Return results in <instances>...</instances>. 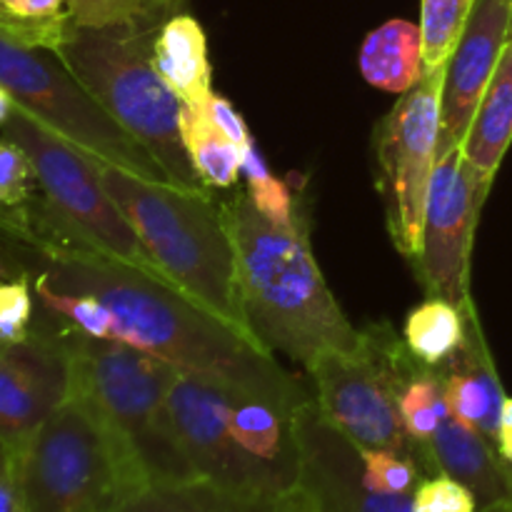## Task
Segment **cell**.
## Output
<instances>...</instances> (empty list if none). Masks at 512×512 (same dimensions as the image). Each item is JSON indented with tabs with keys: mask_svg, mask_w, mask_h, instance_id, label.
Segmentation results:
<instances>
[{
	"mask_svg": "<svg viewBox=\"0 0 512 512\" xmlns=\"http://www.w3.org/2000/svg\"><path fill=\"white\" fill-rule=\"evenodd\" d=\"M180 133H183L185 153L195 175L208 190H228L243 175V148L235 145L223 130L215 128L208 110L203 105H183L180 115Z\"/></svg>",
	"mask_w": 512,
	"mask_h": 512,
	"instance_id": "24",
	"label": "cell"
},
{
	"mask_svg": "<svg viewBox=\"0 0 512 512\" xmlns=\"http://www.w3.org/2000/svg\"><path fill=\"white\" fill-rule=\"evenodd\" d=\"M450 415L478 430L498 448L500 413L508 395L503 393L498 370L485 345L475 303L465 305V340L458 353L440 365Z\"/></svg>",
	"mask_w": 512,
	"mask_h": 512,
	"instance_id": "17",
	"label": "cell"
},
{
	"mask_svg": "<svg viewBox=\"0 0 512 512\" xmlns=\"http://www.w3.org/2000/svg\"><path fill=\"white\" fill-rule=\"evenodd\" d=\"M465 340V308L443 298H428L408 315L405 345L430 368L448 363Z\"/></svg>",
	"mask_w": 512,
	"mask_h": 512,
	"instance_id": "25",
	"label": "cell"
},
{
	"mask_svg": "<svg viewBox=\"0 0 512 512\" xmlns=\"http://www.w3.org/2000/svg\"><path fill=\"white\" fill-rule=\"evenodd\" d=\"M30 512H115L150 488L128 440L70 390L18 455Z\"/></svg>",
	"mask_w": 512,
	"mask_h": 512,
	"instance_id": "6",
	"label": "cell"
},
{
	"mask_svg": "<svg viewBox=\"0 0 512 512\" xmlns=\"http://www.w3.org/2000/svg\"><path fill=\"white\" fill-rule=\"evenodd\" d=\"M413 512H478L475 495L450 475H430L413 493Z\"/></svg>",
	"mask_w": 512,
	"mask_h": 512,
	"instance_id": "31",
	"label": "cell"
},
{
	"mask_svg": "<svg viewBox=\"0 0 512 512\" xmlns=\"http://www.w3.org/2000/svg\"><path fill=\"white\" fill-rule=\"evenodd\" d=\"M13 110H15L13 98H10L8 90H5L3 85H0V128H3V125L8 123L10 115H13Z\"/></svg>",
	"mask_w": 512,
	"mask_h": 512,
	"instance_id": "39",
	"label": "cell"
},
{
	"mask_svg": "<svg viewBox=\"0 0 512 512\" xmlns=\"http://www.w3.org/2000/svg\"><path fill=\"white\" fill-rule=\"evenodd\" d=\"M70 393L65 330L35 328L30 338L0 345V440L20 455Z\"/></svg>",
	"mask_w": 512,
	"mask_h": 512,
	"instance_id": "14",
	"label": "cell"
},
{
	"mask_svg": "<svg viewBox=\"0 0 512 512\" xmlns=\"http://www.w3.org/2000/svg\"><path fill=\"white\" fill-rule=\"evenodd\" d=\"M33 163L28 153L15 140L0 138V205L3 208H20L35 195Z\"/></svg>",
	"mask_w": 512,
	"mask_h": 512,
	"instance_id": "30",
	"label": "cell"
},
{
	"mask_svg": "<svg viewBox=\"0 0 512 512\" xmlns=\"http://www.w3.org/2000/svg\"><path fill=\"white\" fill-rule=\"evenodd\" d=\"M0 512H30L18 478V455L0 440Z\"/></svg>",
	"mask_w": 512,
	"mask_h": 512,
	"instance_id": "33",
	"label": "cell"
},
{
	"mask_svg": "<svg viewBox=\"0 0 512 512\" xmlns=\"http://www.w3.org/2000/svg\"><path fill=\"white\" fill-rule=\"evenodd\" d=\"M395 370H398V408L403 418L405 433L413 440L425 475H435L430 460V440L440 430L443 420L450 415L445 383L438 368H430L415 358L405 340H395L393 348Z\"/></svg>",
	"mask_w": 512,
	"mask_h": 512,
	"instance_id": "19",
	"label": "cell"
},
{
	"mask_svg": "<svg viewBox=\"0 0 512 512\" xmlns=\"http://www.w3.org/2000/svg\"><path fill=\"white\" fill-rule=\"evenodd\" d=\"M25 273H28V270L20 265V260H15L13 255H8L0 250V283H8V280L20 278V275H25Z\"/></svg>",
	"mask_w": 512,
	"mask_h": 512,
	"instance_id": "38",
	"label": "cell"
},
{
	"mask_svg": "<svg viewBox=\"0 0 512 512\" xmlns=\"http://www.w3.org/2000/svg\"><path fill=\"white\" fill-rule=\"evenodd\" d=\"M30 273L0 283V343L15 345L30 338L33 330V285Z\"/></svg>",
	"mask_w": 512,
	"mask_h": 512,
	"instance_id": "29",
	"label": "cell"
},
{
	"mask_svg": "<svg viewBox=\"0 0 512 512\" xmlns=\"http://www.w3.org/2000/svg\"><path fill=\"white\" fill-rule=\"evenodd\" d=\"M475 0H423L420 33H423L425 70L445 65L450 50L458 43L460 30L473 10Z\"/></svg>",
	"mask_w": 512,
	"mask_h": 512,
	"instance_id": "27",
	"label": "cell"
},
{
	"mask_svg": "<svg viewBox=\"0 0 512 512\" xmlns=\"http://www.w3.org/2000/svg\"><path fill=\"white\" fill-rule=\"evenodd\" d=\"M0 240L15 245H30L33 243V233L25 220L23 210L20 208H3L0 205Z\"/></svg>",
	"mask_w": 512,
	"mask_h": 512,
	"instance_id": "35",
	"label": "cell"
},
{
	"mask_svg": "<svg viewBox=\"0 0 512 512\" xmlns=\"http://www.w3.org/2000/svg\"><path fill=\"white\" fill-rule=\"evenodd\" d=\"M68 18L78 28H108L145 18L143 0H68Z\"/></svg>",
	"mask_w": 512,
	"mask_h": 512,
	"instance_id": "32",
	"label": "cell"
},
{
	"mask_svg": "<svg viewBox=\"0 0 512 512\" xmlns=\"http://www.w3.org/2000/svg\"><path fill=\"white\" fill-rule=\"evenodd\" d=\"M160 25L148 18L108 28L70 25L58 55L95 103L153 155L168 183L210 193L185 153L180 133L185 103L153 68V43Z\"/></svg>",
	"mask_w": 512,
	"mask_h": 512,
	"instance_id": "4",
	"label": "cell"
},
{
	"mask_svg": "<svg viewBox=\"0 0 512 512\" xmlns=\"http://www.w3.org/2000/svg\"><path fill=\"white\" fill-rule=\"evenodd\" d=\"M183 0H143V15L155 23H165L168 18L178 15Z\"/></svg>",
	"mask_w": 512,
	"mask_h": 512,
	"instance_id": "37",
	"label": "cell"
},
{
	"mask_svg": "<svg viewBox=\"0 0 512 512\" xmlns=\"http://www.w3.org/2000/svg\"><path fill=\"white\" fill-rule=\"evenodd\" d=\"M300 405L268 398L253 390H235L230 435L253 475L258 493L268 500H288L300 480Z\"/></svg>",
	"mask_w": 512,
	"mask_h": 512,
	"instance_id": "16",
	"label": "cell"
},
{
	"mask_svg": "<svg viewBox=\"0 0 512 512\" xmlns=\"http://www.w3.org/2000/svg\"><path fill=\"white\" fill-rule=\"evenodd\" d=\"M498 453L505 463H512V398H505L503 413H500Z\"/></svg>",
	"mask_w": 512,
	"mask_h": 512,
	"instance_id": "36",
	"label": "cell"
},
{
	"mask_svg": "<svg viewBox=\"0 0 512 512\" xmlns=\"http://www.w3.org/2000/svg\"><path fill=\"white\" fill-rule=\"evenodd\" d=\"M445 65L425 70L413 90L400 95L378 128L380 180L378 188L385 200V220L395 250L403 258L415 260L423 235L425 200L430 175L438 163L440 135V90Z\"/></svg>",
	"mask_w": 512,
	"mask_h": 512,
	"instance_id": "10",
	"label": "cell"
},
{
	"mask_svg": "<svg viewBox=\"0 0 512 512\" xmlns=\"http://www.w3.org/2000/svg\"><path fill=\"white\" fill-rule=\"evenodd\" d=\"M3 135L28 153L38 180V195L20 205L33 243L20 248L35 253L55 248L95 250L170 285L120 205L110 198L98 158L75 148L18 105L3 125Z\"/></svg>",
	"mask_w": 512,
	"mask_h": 512,
	"instance_id": "5",
	"label": "cell"
},
{
	"mask_svg": "<svg viewBox=\"0 0 512 512\" xmlns=\"http://www.w3.org/2000/svg\"><path fill=\"white\" fill-rule=\"evenodd\" d=\"M512 143V38L508 40L465 135L463 158L483 185H493Z\"/></svg>",
	"mask_w": 512,
	"mask_h": 512,
	"instance_id": "21",
	"label": "cell"
},
{
	"mask_svg": "<svg viewBox=\"0 0 512 512\" xmlns=\"http://www.w3.org/2000/svg\"><path fill=\"white\" fill-rule=\"evenodd\" d=\"M65 330V328H63ZM70 390L83 395L143 463L150 485L200 480L185 458L168 410L178 368L138 348L65 330Z\"/></svg>",
	"mask_w": 512,
	"mask_h": 512,
	"instance_id": "7",
	"label": "cell"
},
{
	"mask_svg": "<svg viewBox=\"0 0 512 512\" xmlns=\"http://www.w3.org/2000/svg\"><path fill=\"white\" fill-rule=\"evenodd\" d=\"M240 175L245 178V193H248V198L253 200V205L265 218L278 225H295L303 218V213L295 205L293 193H290L283 180L275 178L260 148L255 145V140L243 150Z\"/></svg>",
	"mask_w": 512,
	"mask_h": 512,
	"instance_id": "26",
	"label": "cell"
},
{
	"mask_svg": "<svg viewBox=\"0 0 512 512\" xmlns=\"http://www.w3.org/2000/svg\"><path fill=\"white\" fill-rule=\"evenodd\" d=\"M295 418L300 440L295 493L305 512H413V495H385L365 485L360 448L325 418L315 395Z\"/></svg>",
	"mask_w": 512,
	"mask_h": 512,
	"instance_id": "13",
	"label": "cell"
},
{
	"mask_svg": "<svg viewBox=\"0 0 512 512\" xmlns=\"http://www.w3.org/2000/svg\"><path fill=\"white\" fill-rule=\"evenodd\" d=\"M0 85L23 113L75 148L140 178L168 183L153 155L95 103L53 50L25 48L0 35Z\"/></svg>",
	"mask_w": 512,
	"mask_h": 512,
	"instance_id": "8",
	"label": "cell"
},
{
	"mask_svg": "<svg viewBox=\"0 0 512 512\" xmlns=\"http://www.w3.org/2000/svg\"><path fill=\"white\" fill-rule=\"evenodd\" d=\"M153 68L188 105H203L213 95V68L203 25L178 13L160 25L153 43Z\"/></svg>",
	"mask_w": 512,
	"mask_h": 512,
	"instance_id": "20",
	"label": "cell"
},
{
	"mask_svg": "<svg viewBox=\"0 0 512 512\" xmlns=\"http://www.w3.org/2000/svg\"><path fill=\"white\" fill-rule=\"evenodd\" d=\"M430 460L435 475H450L475 495L478 512H510L508 463L478 430L448 415L430 440Z\"/></svg>",
	"mask_w": 512,
	"mask_h": 512,
	"instance_id": "18",
	"label": "cell"
},
{
	"mask_svg": "<svg viewBox=\"0 0 512 512\" xmlns=\"http://www.w3.org/2000/svg\"><path fill=\"white\" fill-rule=\"evenodd\" d=\"M115 512H300L298 495L288 500H258L230 493L208 480L183 485H150Z\"/></svg>",
	"mask_w": 512,
	"mask_h": 512,
	"instance_id": "23",
	"label": "cell"
},
{
	"mask_svg": "<svg viewBox=\"0 0 512 512\" xmlns=\"http://www.w3.org/2000/svg\"><path fill=\"white\" fill-rule=\"evenodd\" d=\"M508 483H510V512H512V463H508Z\"/></svg>",
	"mask_w": 512,
	"mask_h": 512,
	"instance_id": "40",
	"label": "cell"
},
{
	"mask_svg": "<svg viewBox=\"0 0 512 512\" xmlns=\"http://www.w3.org/2000/svg\"><path fill=\"white\" fill-rule=\"evenodd\" d=\"M358 65L363 78L385 93L413 90L425 75L420 25L395 18L375 28L363 40Z\"/></svg>",
	"mask_w": 512,
	"mask_h": 512,
	"instance_id": "22",
	"label": "cell"
},
{
	"mask_svg": "<svg viewBox=\"0 0 512 512\" xmlns=\"http://www.w3.org/2000/svg\"><path fill=\"white\" fill-rule=\"evenodd\" d=\"M98 168L110 198L120 205L170 285L258 343L240 303L235 248L218 200L165 180L140 178L103 160Z\"/></svg>",
	"mask_w": 512,
	"mask_h": 512,
	"instance_id": "3",
	"label": "cell"
},
{
	"mask_svg": "<svg viewBox=\"0 0 512 512\" xmlns=\"http://www.w3.org/2000/svg\"><path fill=\"white\" fill-rule=\"evenodd\" d=\"M238 263V290L253 338L305 368L333 350H355L360 330L330 293L310 250L308 225L265 218L245 190L220 200Z\"/></svg>",
	"mask_w": 512,
	"mask_h": 512,
	"instance_id": "2",
	"label": "cell"
},
{
	"mask_svg": "<svg viewBox=\"0 0 512 512\" xmlns=\"http://www.w3.org/2000/svg\"><path fill=\"white\" fill-rule=\"evenodd\" d=\"M490 188L453 150L435 163L425 200L423 235L415 270L428 298H443L465 308L470 298V255L475 228Z\"/></svg>",
	"mask_w": 512,
	"mask_h": 512,
	"instance_id": "11",
	"label": "cell"
},
{
	"mask_svg": "<svg viewBox=\"0 0 512 512\" xmlns=\"http://www.w3.org/2000/svg\"><path fill=\"white\" fill-rule=\"evenodd\" d=\"M360 460H363L365 485L385 495H413L418 485L428 478L418 460L393 453V450L360 448Z\"/></svg>",
	"mask_w": 512,
	"mask_h": 512,
	"instance_id": "28",
	"label": "cell"
},
{
	"mask_svg": "<svg viewBox=\"0 0 512 512\" xmlns=\"http://www.w3.org/2000/svg\"><path fill=\"white\" fill-rule=\"evenodd\" d=\"M0 345H3V343H0Z\"/></svg>",
	"mask_w": 512,
	"mask_h": 512,
	"instance_id": "42",
	"label": "cell"
},
{
	"mask_svg": "<svg viewBox=\"0 0 512 512\" xmlns=\"http://www.w3.org/2000/svg\"><path fill=\"white\" fill-rule=\"evenodd\" d=\"M238 385L210 375L178 370L168 393V410L175 438L200 480L245 495L268 500L258 493L230 435V408ZM280 503V500H273Z\"/></svg>",
	"mask_w": 512,
	"mask_h": 512,
	"instance_id": "12",
	"label": "cell"
},
{
	"mask_svg": "<svg viewBox=\"0 0 512 512\" xmlns=\"http://www.w3.org/2000/svg\"><path fill=\"white\" fill-rule=\"evenodd\" d=\"M23 250L38 260L35 275H43L53 288L93 295L108 305L113 315L110 343L130 345L185 373L228 380L238 388L285 403L303 405L313 398L300 380L275 363L273 353L185 298L165 280L95 250Z\"/></svg>",
	"mask_w": 512,
	"mask_h": 512,
	"instance_id": "1",
	"label": "cell"
},
{
	"mask_svg": "<svg viewBox=\"0 0 512 512\" xmlns=\"http://www.w3.org/2000/svg\"><path fill=\"white\" fill-rule=\"evenodd\" d=\"M390 325L360 330L355 350H333L308 365L325 418L363 450H393L418 460L398 408V370ZM423 468V463H420Z\"/></svg>",
	"mask_w": 512,
	"mask_h": 512,
	"instance_id": "9",
	"label": "cell"
},
{
	"mask_svg": "<svg viewBox=\"0 0 512 512\" xmlns=\"http://www.w3.org/2000/svg\"><path fill=\"white\" fill-rule=\"evenodd\" d=\"M205 110H208L210 120L215 123V128L223 130L225 135H228L230 140H233L235 145H240V148H248L250 143H253V135H250L248 125H245L243 115L238 113V110L233 108V103L230 100H225L223 95L213 93L208 100H205Z\"/></svg>",
	"mask_w": 512,
	"mask_h": 512,
	"instance_id": "34",
	"label": "cell"
},
{
	"mask_svg": "<svg viewBox=\"0 0 512 512\" xmlns=\"http://www.w3.org/2000/svg\"><path fill=\"white\" fill-rule=\"evenodd\" d=\"M512 0H475L450 50L440 90L438 160L458 150L510 40Z\"/></svg>",
	"mask_w": 512,
	"mask_h": 512,
	"instance_id": "15",
	"label": "cell"
},
{
	"mask_svg": "<svg viewBox=\"0 0 512 512\" xmlns=\"http://www.w3.org/2000/svg\"><path fill=\"white\" fill-rule=\"evenodd\" d=\"M510 38H512V20H510Z\"/></svg>",
	"mask_w": 512,
	"mask_h": 512,
	"instance_id": "41",
	"label": "cell"
}]
</instances>
